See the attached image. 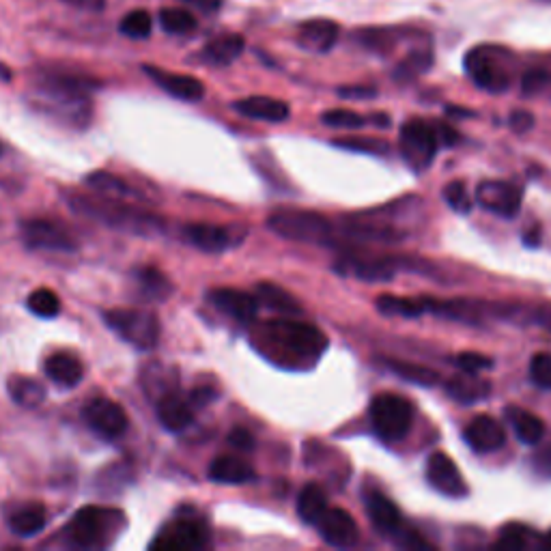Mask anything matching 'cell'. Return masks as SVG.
I'll use <instances>...</instances> for the list:
<instances>
[{"label": "cell", "mask_w": 551, "mask_h": 551, "mask_svg": "<svg viewBox=\"0 0 551 551\" xmlns=\"http://www.w3.org/2000/svg\"><path fill=\"white\" fill-rule=\"evenodd\" d=\"M530 377L539 388L551 390V353H536L530 362Z\"/></svg>", "instance_id": "obj_44"}, {"label": "cell", "mask_w": 551, "mask_h": 551, "mask_svg": "<svg viewBox=\"0 0 551 551\" xmlns=\"http://www.w3.org/2000/svg\"><path fill=\"white\" fill-rule=\"evenodd\" d=\"M338 95L345 97V100H369V97L377 95V91L371 87H343L338 89Z\"/></svg>", "instance_id": "obj_53"}, {"label": "cell", "mask_w": 551, "mask_h": 551, "mask_svg": "<svg viewBox=\"0 0 551 551\" xmlns=\"http://www.w3.org/2000/svg\"><path fill=\"white\" fill-rule=\"evenodd\" d=\"M440 147L437 125L422 119H412L401 127V155L405 164L416 173L427 171L431 166L435 151Z\"/></svg>", "instance_id": "obj_8"}, {"label": "cell", "mask_w": 551, "mask_h": 551, "mask_svg": "<svg viewBox=\"0 0 551 551\" xmlns=\"http://www.w3.org/2000/svg\"><path fill=\"white\" fill-rule=\"evenodd\" d=\"M547 545L551 547V530H549V534H547Z\"/></svg>", "instance_id": "obj_60"}, {"label": "cell", "mask_w": 551, "mask_h": 551, "mask_svg": "<svg viewBox=\"0 0 551 551\" xmlns=\"http://www.w3.org/2000/svg\"><path fill=\"white\" fill-rule=\"evenodd\" d=\"M134 278L140 285V291H143L149 300H164L173 291L171 282H168V278L160 270H155V267H138L134 272Z\"/></svg>", "instance_id": "obj_32"}, {"label": "cell", "mask_w": 551, "mask_h": 551, "mask_svg": "<svg viewBox=\"0 0 551 551\" xmlns=\"http://www.w3.org/2000/svg\"><path fill=\"white\" fill-rule=\"evenodd\" d=\"M530 539H532V530H528L526 526H521V524H508L500 532L498 547L500 549H511V551H521V549L528 547Z\"/></svg>", "instance_id": "obj_41"}, {"label": "cell", "mask_w": 551, "mask_h": 551, "mask_svg": "<svg viewBox=\"0 0 551 551\" xmlns=\"http://www.w3.org/2000/svg\"><path fill=\"white\" fill-rule=\"evenodd\" d=\"M431 65H433V54L429 50H416L409 56H405V59L399 63V67L394 69V78L401 82L414 80L420 74H425Z\"/></svg>", "instance_id": "obj_38"}, {"label": "cell", "mask_w": 551, "mask_h": 551, "mask_svg": "<svg viewBox=\"0 0 551 551\" xmlns=\"http://www.w3.org/2000/svg\"><path fill=\"white\" fill-rule=\"evenodd\" d=\"M545 3H551V0H545Z\"/></svg>", "instance_id": "obj_62"}, {"label": "cell", "mask_w": 551, "mask_h": 551, "mask_svg": "<svg viewBox=\"0 0 551 551\" xmlns=\"http://www.w3.org/2000/svg\"><path fill=\"white\" fill-rule=\"evenodd\" d=\"M317 530L323 541L338 549L353 547L360 539L356 519H353L345 508H328V511L323 513V517L317 521Z\"/></svg>", "instance_id": "obj_14"}, {"label": "cell", "mask_w": 551, "mask_h": 551, "mask_svg": "<svg viewBox=\"0 0 551 551\" xmlns=\"http://www.w3.org/2000/svg\"><path fill=\"white\" fill-rule=\"evenodd\" d=\"M427 480L429 485L440 491L446 498H463L468 496V485L457 468V463L452 461L444 452H433L427 461Z\"/></svg>", "instance_id": "obj_13"}, {"label": "cell", "mask_w": 551, "mask_h": 551, "mask_svg": "<svg viewBox=\"0 0 551 551\" xmlns=\"http://www.w3.org/2000/svg\"><path fill=\"white\" fill-rule=\"evenodd\" d=\"M123 513L102 506H84L67 526L69 541L78 547H104L123 526Z\"/></svg>", "instance_id": "obj_3"}, {"label": "cell", "mask_w": 551, "mask_h": 551, "mask_svg": "<svg viewBox=\"0 0 551 551\" xmlns=\"http://www.w3.org/2000/svg\"><path fill=\"white\" fill-rule=\"evenodd\" d=\"M22 239L28 248L35 250H52V252H72L76 250V239L69 235L67 229L50 220H24L20 224Z\"/></svg>", "instance_id": "obj_9"}, {"label": "cell", "mask_w": 551, "mask_h": 551, "mask_svg": "<svg viewBox=\"0 0 551 551\" xmlns=\"http://www.w3.org/2000/svg\"><path fill=\"white\" fill-rule=\"evenodd\" d=\"M476 199L491 214L515 218L521 207V188L508 181H483L476 190Z\"/></svg>", "instance_id": "obj_12"}, {"label": "cell", "mask_w": 551, "mask_h": 551, "mask_svg": "<svg viewBox=\"0 0 551 551\" xmlns=\"http://www.w3.org/2000/svg\"><path fill=\"white\" fill-rule=\"evenodd\" d=\"M28 308H31V313H35L37 317L44 319H52L61 313V302L50 289H37L31 295H28Z\"/></svg>", "instance_id": "obj_40"}, {"label": "cell", "mask_w": 551, "mask_h": 551, "mask_svg": "<svg viewBox=\"0 0 551 551\" xmlns=\"http://www.w3.org/2000/svg\"><path fill=\"white\" fill-rule=\"evenodd\" d=\"M334 145L343 149H356V151H388L386 143H377V140H369V138H345V140H336Z\"/></svg>", "instance_id": "obj_48"}, {"label": "cell", "mask_w": 551, "mask_h": 551, "mask_svg": "<svg viewBox=\"0 0 551 551\" xmlns=\"http://www.w3.org/2000/svg\"><path fill=\"white\" fill-rule=\"evenodd\" d=\"M506 416L511 420V425L517 433V437L528 446H536L545 435V425L539 416H534L521 407H506Z\"/></svg>", "instance_id": "obj_26"}, {"label": "cell", "mask_w": 551, "mask_h": 551, "mask_svg": "<svg viewBox=\"0 0 551 551\" xmlns=\"http://www.w3.org/2000/svg\"><path fill=\"white\" fill-rule=\"evenodd\" d=\"M87 183L95 190L100 192L104 196H108V199H134V190L127 186V183L115 175L110 173H93L87 177Z\"/></svg>", "instance_id": "obj_35"}, {"label": "cell", "mask_w": 551, "mask_h": 551, "mask_svg": "<svg viewBox=\"0 0 551 551\" xmlns=\"http://www.w3.org/2000/svg\"><path fill=\"white\" fill-rule=\"evenodd\" d=\"M491 386H489V381H483V379H478L476 373H465L461 377H455L448 384V392H450V397L459 401V403H476L480 399H485L487 394H489Z\"/></svg>", "instance_id": "obj_31"}, {"label": "cell", "mask_w": 551, "mask_h": 551, "mask_svg": "<svg viewBox=\"0 0 551 551\" xmlns=\"http://www.w3.org/2000/svg\"><path fill=\"white\" fill-rule=\"evenodd\" d=\"M444 199L459 214H470L472 211V199L463 181H450L444 188Z\"/></svg>", "instance_id": "obj_43"}, {"label": "cell", "mask_w": 551, "mask_h": 551, "mask_svg": "<svg viewBox=\"0 0 551 551\" xmlns=\"http://www.w3.org/2000/svg\"><path fill=\"white\" fill-rule=\"evenodd\" d=\"M549 330H551V321H549Z\"/></svg>", "instance_id": "obj_61"}, {"label": "cell", "mask_w": 551, "mask_h": 551, "mask_svg": "<svg viewBox=\"0 0 551 551\" xmlns=\"http://www.w3.org/2000/svg\"><path fill=\"white\" fill-rule=\"evenodd\" d=\"M508 125H511L513 132L526 134L534 127V117L526 110H515V112H511V117H508Z\"/></svg>", "instance_id": "obj_50"}, {"label": "cell", "mask_w": 551, "mask_h": 551, "mask_svg": "<svg viewBox=\"0 0 551 551\" xmlns=\"http://www.w3.org/2000/svg\"><path fill=\"white\" fill-rule=\"evenodd\" d=\"M504 50L493 46H480L465 54V72L474 80L476 87L489 93H502L511 87V72L502 61Z\"/></svg>", "instance_id": "obj_7"}, {"label": "cell", "mask_w": 551, "mask_h": 551, "mask_svg": "<svg viewBox=\"0 0 551 551\" xmlns=\"http://www.w3.org/2000/svg\"><path fill=\"white\" fill-rule=\"evenodd\" d=\"M394 539H399V545L405 549H433V545L422 539L418 532L403 528V526L399 528L397 534H394Z\"/></svg>", "instance_id": "obj_49"}, {"label": "cell", "mask_w": 551, "mask_h": 551, "mask_svg": "<svg viewBox=\"0 0 551 551\" xmlns=\"http://www.w3.org/2000/svg\"><path fill=\"white\" fill-rule=\"evenodd\" d=\"M158 418L168 431H173V433L186 431L194 420L190 399L188 401L181 399L173 392L164 394V397L158 401Z\"/></svg>", "instance_id": "obj_23"}, {"label": "cell", "mask_w": 551, "mask_h": 551, "mask_svg": "<svg viewBox=\"0 0 551 551\" xmlns=\"http://www.w3.org/2000/svg\"><path fill=\"white\" fill-rule=\"evenodd\" d=\"M63 3L78 7V9H87V11H102L106 0H63Z\"/></svg>", "instance_id": "obj_56"}, {"label": "cell", "mask_w": 551, "mask_h": 551, "mask_svg": "<svg viewBox=\"0 0 551 551\" xmlns=\"http://www.w3.org/2000/svg\"><path fill=\"white\" fill-rule=\"evenodd\" d=\"M44 371L48 379H52L61 388H76L84 377L82 362L69 351H59L46 360Z\"/></svg>", "instance_id": "obj_21"}, {"label": "cell", "mask_w": 551, "mask_h": 551, "mask_svg": "<svg viewBox=\"0 0 551 551\" xmlns=\"http://www.w3.org/2000/svg\"><path fill=\"white\" fill-rule=\"evenodd\" d=\"M186 3H190V5H194V7H199V9L207 11V13H211V11H218V7H220L222 0H186Z\"/></svg>", "instance_id": "obj_57"}, {"label": "cell", "mask_w": 551, "mask_h": 551, "mask_svg": "<svg viewBox=\"0 0 551 551\" xmlns=\"http://www.w3.org/2000/svg\"><path fill=\"white\" fill-rule=\"evenodd\" d=\"M534 461H536V470L549 476L551 474V446H545L539 455L534 457Z\"/></svg>", "instance_id": "obj_55"}, {"label": "cell", "mask_w": 551, "mask_h": 551, "mask_svg": "<svg viewBox=\"0 0 551 551\" xmlns=\"http://www.w3.org/2000/svg\"><path fill=\"white\" fill-rule=\"evenodd\" d=\"M207 543H209V534L201 521L177 519L158 534V539L151 543V547L164 549V551H192V549H203Z\"/></svg>", "instance_id": "obj_10"}, {"label": "cell", "mask_w": 551, "mask_h": 551, "mask_svg": "<svg viewBox=\"0 0 551 551\" xmlns=\"http://www.w3.org/2000/svg\"><path fill=\"white\" fill-rule=\"evenodd\" d=\"M551 84V74L547 72V69H530V72L524 74V78H521V91H524V95H539L543 93L547 87Z\"/></svg>", "instance_id": "obj_45"}, {"label": "cell", "mask_w": 551, "mask_h": 551, "mask_svg": "<svg viewBox=\"0 0 551 551\" xmlns=\"http://www.w3.org/2000/svg\"><path fill=\"white\" fill-rule=\"evenodd\" d=\"M257 298H259V304L267 306V310H274V313H285L291 317L302 313L300 302L285 289L272 285V282H261L257 287Z\"/></svg>", "instance_id": "obj_29"}, {"label": "cell", "mask_w": 551, "mask_h": 551, "mask_svg": "<svg viewBox=\"0 0 551 551\" xmlns=\"http://www.w3.org/2000/svg\"><path fill=\"white\" fill-rule=\"evenodd\" d=\"M358 39L366 48L375 52H386L392 46V31H386V28H366V31L358 33Z\"/></svg>", "instance_id": "obj_46"}, {"label": "cell", "mask_w": 551, "mask_h": 551, "mask_svg": "<svg viewBox=\"0 0 551 551\" xmlns=\"http://www.w3.org/2000/svg\"><path fill=\"white\" fill-rule=\"evenodd\" d=\"M465 442L474 452H496L506 444V431L500 422L491 416H476L468 427H465Z\"/></svg>", "instance_id": "obj_18"}, {"label": "cell", "mask_w": 551, "mask_h": 551, "mask_svg": "<svg viewBox=\"0 0 551 551\" xmlns=\"http://www.w3.org/2000/svg\"><path fill=\"white\" fill-rule=\"evenodd\" d=\"M229 444H231L233 448H239V450L248 452V450L254 448V437H252L250 431H246V429H233V431L229 433Z\"/></svg>", "instance_id": "obj_51"}, {"label": "cell", "mask_w": 551, "mask_h": 551, "mask_svg": "<svg viewBox=\"0 0 551 551\" xmlns=\"http://www.w3.org/2000/svg\"><path fill=\"white\" fill-rule=\"evenodd\" d=\"M386 366L397 375H401L405 381H412V384H418V386L437 384V373L427 369V366H420L414 362H403V360H386Z\"/></svg>", "instance_id": "obj_37"}, {"label": "cell", "mask_w": 551, "mask_h": 551, "mask_svg": "<svg viewBox=\"0 0 551 551\" xmlns=\"http://www.w3.org/2000/svg\"><path fill=\"white\" fill-rule=\"evenodd\" d=\"M267 226L278 237L302 244H326L332 235V226L326 218L304 209H280L267 218Z\"/></svg>", "instance_id": "obj_4"}, {"label": "cell", "mask_w": 551, "mask_h": 551, "mask_svg": "<svg viewBox=\"0 0 551 551\" xmlns=\"http://www.w3.org/2000/svg\"><path fill=\"white\" fill-rule=\"evenodd\" d=\"M186 237L194 248H199L203 252H211V254L224 252L233 244L231 233L216 224H190V226H186Z\"/></svg>", "instance_id": "obj_24"}, {"label": "cell", "mask_w": 551, "mask_h": 551, "mask_svg": "<svg viewBox=\"0 0 551 551\" xmlns=\"http://www.w3.org/2000/svg\"><path fill=\"white\" fill-rule=\"evenodd\" d=\"M214 399H216V390L211 388V386H199V388H194L190 392L192 407H205V405H209Z\"/></svg>", "instance_id": "obj_52"}, {"label": "cell", "mask_w": 551, "mask_h": 551, "mask_svg": "<svg viewBox=\"0 0 551 551\" xmlns=\"http://www.w3.org/2000/svg\"><path fill=\"white\" fill-rule=\"evenodd\" d=\"M72 209L76 214L102 222L106 226H112V229H119L125 233H134V235H155L162 231V220L143 214L138 209H130L117 205L115 199L112 201H97L89 199V196H74L72 199Z\"/></svg>", "instance_id": "obj_2"}, {"label": "cell", "mask_w": 551, "mask_h": 551, "mask_svg": "<svg viewBox=\"0 0 551 551\" xmlns=\"http://www.w3.org/2000/svg\"><path fill=\"white\" fill-rule=\"evenodd\" d=\"M349 272L362 280H390L397 267L390 259H349Z\"/></svg>", "instance_id": "obj_34"}, {"label": "cell", "mask_w": 551, "mask_h": 551, "mask_svg": "<svg viewBox=\"0 0 551 551\" xmlns=\"http://www.w3.org/2000/svg\"><path fill=\"white\" fill-rule=\"evenodd\" d=\"M246 48V41L242 35L237 33H224L216 39H211L203 50V59L211 65H231L242 56Z\"/></svg>", "instance_id": "obj_25"}, {"label": "cell", "mask_w": 551, "mask_h": 551, "mask_svg": "<svg viewBox=\"0 0 551 551\" xmlns=\"http://www.w3.org/2000/svg\"><path fill=\"white\" fill-rule=\"evenodd\" d=\"M437 136H440V145H448V147H455L459 143V134L452 130L450 125L446 123H437Z\"/></svg>", "instance_id": "obj_54"}, {"label": "cell", "mask_w": 551, "mask_h": 551, "mask_svg": "<svg viewBox=\"0 0 551 551\" xmlns=\"http://www.w3.org/2000/svg\"><path fill=\"white\" fill-rule=\"evenodd\" d=\"M338 24L332 20H308L300 26L298 44L308 52H330L336 46Z\"/></svg>", "instance_id": "obj_19"}, {"label": "cell", "mask_w": 551, "mask_h": 551, "mask_svg": "<svg viewBox=\"0 0 551 551\" xmlns=\"http://www.w3.org/2000/svg\"><path fill=\"white\" fill-rule=\"evenodd\" d=\"M364 506H366V515H369L371 524L384 534H397L399 528L403 526L401 511L399 506L394 504L386 493H381L377 489H369L364 493Z\"/></svg>", "instance_id": "obj_17"}, {"label": "cell", "mask_w": 551, "mask_h": 551, "mask_svg": "<svg viewBox=\"0 0 551 551\" xmlns=\"http://www.w3.org/2000/svg\"><path fill=\"white\" fill-rule=\"evenodd\" d=\"M207 474L214 483H222V485H246L250 480L257 478V474H254V470L244 459L233 455L216 457L211 461Z\"/></svg>", "instance_id": "obj_22"}, {"label": "cell", "mask_w": 551, "mask_h": 551, "mask_svg": "<svg viewBox=\"0 0 551 551\" xmlns=\"http://www.w3.org/2000/svg\"><path fill=\"white\" fill-rule=\"evenodd\" d=\"M455 364L463 373H480L485 369H491V358L483 356V353H474V351H463L455 358Z\"/></svg>", "instance_id": "obj_47"}, {"label": "cell", "mask_w": 551, "mask_h": 551, "mask_svg": "<svg viewBox=\"0 0 551 551\" xmlns=\"http://www.w3.org/2000/svg\"><path fill=\"white\" fill-rule=\"evenodd\" d=\"M160 24L164 31L171 35H188L196 28V18L188 9L168 7V9H162L160 13Z\"/></svg>", "instance_id": "obj_36"}, {"label": "cell", "mask_w": 551, "mask_h": 551, "mask_svg": "<svg viewBox=\"0 0 551 551\" xmlns=\"http://www.w3.org/2000/svg\"><path fill=\"white\" fill-rule=\"evenodd\" d=\"M209 302L218 306L222 313H226L229 317L242 321V323H250L257 319L259 313V298L252 293H244L237 289H216L209 293Z\"/></svg>", "instance_id": "obj_16"}, {"label": "cell", "mask_w": 551, "mask_h": 551, "mask_svg": "<svg viewBox=\"0 0 551 551\" xmlns=\"http://www.w3.org/2000/svg\"><path fill=\"white\" fill-rule=\"evenodd\" d=\"M108 328L136 349H153L160 341V319L151 310L117 308L104 315Z\"/></svg>", "instance_id": "obj_6"}, {"label": "cell", "mask_w": 551, "mask_h": 551, "mask_svg": "<svg viewBox=\"0 0 551 551\" xmlns=\"http://www.w3.org/2000/svg\"><path fill=\"white\" fill-rule=\"evenodd\" d=\"M46 521H48L46 506L28 504L11 515L9 528L13 534H18V536H35L37 532L46 528Z\"/></svg>", "instance_id": "obj_28"}, {"label": "cell", "mask_w": 551, "mask_h": 551, "mask_svg": "<svg viewBox=\"0 0 551 551\" xmlns=\"http://www.w3.org/2000/svg\"><path fill=\"white\" fill-rule=\"evenodd\" d=\"M0 80H11V72H7L3 65H0Z\"/></svg>", "instance_id": "obj_59"}, {"label": "cell", "mask_w": 551, "mask_h": 551, "mask_svg": "<svg viewBox=\"0 0 551 551\" xmlns=\"http://www.w3.org/2000/svg\"><path fill=\"white\" fill-rule=\"evenodd\" d=\"M328 496L319 485H306L298 498V515L304 524L317 526V521L328 511Z\"/></svg>", "instance_id": "obj_30"}, {"label": "cell", "mask_w": 551, "mask_h": 551, "mask_svg": "<svg viewBox=\"0 0 551 551\" xmlns=\"http://www.w3.org/2000/svg\"><path fill=\"white\" fill-rule=\"evenodd\" d=\"M235 110L248 119H259L267 123H282L291 115L289 104L274 100V97H263V95H254V97H246V100L235 102Z\"/></svg>", "instance_id": "obj_20"}, {"label": "cell", "mask_w": 551, "mask_h": 551, "mask_svg": "<svg viewBox=\"0 0 551 551\" xmlns=\"http://www.w3.org/2000/svg\"><path fill=\"white\" fill-rule=\"evenodd\" d=\"M87 425L104 440H119L127 431L125 409L110 399H93L84 407Z\"/></svg>", "instance_id": "obj_11"}, {"label": "cell", "mask_w": 551, "mask_h": 551, "mask_svg": "<svg viewBox=\"0 0 551 551\" xmlns=\"http://www.w3.org/2000/svg\"><path fill=\"white\" fill-rule=\"evenodd\" d=\"M321 121L330 127H343V130H358V127H362L366 123V119L362 115H358V112L345 110V108L323 112Z\"/></svg>", "instance_id": "obj_42"}, {"label": "cell", "mask_w": 551, "mask_h": 551, "mask_svg": "<svg viewBox=\"0 0 551 551\" xmlns=\"http://www.w3.org/2000/svg\"><path fill=\"white\" fill-rule=\"evenodd\" d=\"M7 390L11 394V399L16 401L22 407H39L41 403L46 401V388L41 381L33 379V377H22V375H13L7 381Z\"/></svg>", "instance_id": "obj_27"}, {"label": "cell", "mask_w": 551, "mask_h": 551, "mask_svg": "<svg viewBox=\"0 0 551 551\" xmlns=\"http://www.w3.org/2000/svg\"><path fill=\"white\" fill-rule=\"evenodd\" d=\"M377 310L381 315L390 317H420L429 310V302L425 300H407L394 298V295H381L377 300Z\"/></svg>", "instance_id": "obj_33"}, {"label": "cell", "mask_w": 551, "mask_h": 551, "mask_svg": "<svg viewBox=\"0 0 551 551\" xmlns=\"http://www.w3.org/2000/svg\"><path fill=\"white\" fill-rule=\"evenodd\" d=\"M373 431L386 442H399L412 429L414 409L405 397L384 392L377 394L369 407Z\"/></svg>", "instance_id": "obj_5"}, {"label": "cell", "mask_w": 551, "mask_h": 551, "mask_svg": "<svg viewBox=\"0 0 551 551\" xmlns=\"http://www.w3.org/2000/svg\"><path fill=\"white\" fill-rule=\"evenodd\" d=\"M145 74L158 84L160 89H164L168 95L177 97V100L183 102H201L205 97V84L201 80H196L192 76H183V74H173L166 72V69L145 65Z\"/></svg>", "instance_id": "obj_15"}, {"label": "cell", "mask_w": 551, "mask_h": 551, "mask_svg": "<svg viewBox=\"0 0 551 551\" xmlns=\"http://www.w3.org/2000/svg\"><path fill=\"white\" fill-rule=\"evenodd\" d=\"M151 28H153V20L149 13L143 9L127 13V16H123V20L119 24V31L125 37H132V39H147L151 35Z\"/></svg>", "instance_id": "obj_39"}, {"label": "cell", "mask_w": 551, "mask_h": 551, "mask_svg": "<svg viewBox=\"0 0 551 551\" xmlns=\"http://www.w3.org/2000/svg\"><path fill=\"white\" fill-rule=\"evenodd\" d=\"M539 239H541V226L539 224H532L530 231L524 233V242L528 246H539Z\"/></svg>", "instance_id": "obj_58"}, {"label": "cell", "mask_w": 551, "mask_h": 551, "mask_svg": "<svg viewBox=\"0 0 551 551\" xmlns=\"http://www.w3.org/2000/svg\"><path fill=\"white\" fill-rule=\"evenodd\" d=\"M254 345L270 360L302 369L323 356V351L328 349V338L310 323L276 319L263 323L261 330L254 334Z\"/></svg>", "instance_id": "obj_1"}]
</instances>
